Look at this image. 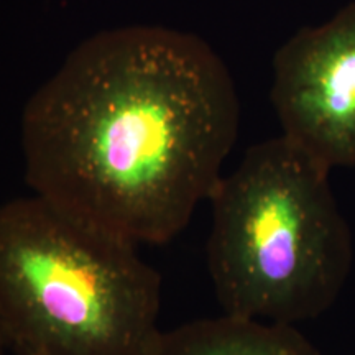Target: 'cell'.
Instances as JSON below:
<instances>
[{"instance_id":"obj_1","label":"cell","mask_w":355,"mask_h":355,"mask_svg":"<svg viewBox=\"0 0 355 355\" xmlns=\"http://www.w3.org/2000/svg\"><path fill=\"white\" fill-rule=\"evenodd\" d=\"M241 104L211 44L133 25L79 43L21 114L33 194L133 245L188 227L222 180Z\"/></svg>"},{"instance_id":"obj_4","label":"cell","mask_w":355,"mask_h":355,"mask_svg":"<svg viewBox=\"0 0 355 355\" xmlns=\"http://www.w3.org/2000/svg\"><path fill=\"white\" fill-rule=\"evenodd\" d=\"M270 99L282 135L327 170L355 166V2L278 48Z\"/></svg>"},{"instance_id":"obj_3","label":"cell","mask_w":355,"mask_h":355,"mask_svg":"<svg viewBox=\"0 0 355 355\" xmlns=\"http://www.w3.org/2000/svg\"><path fill=\"white\" fill-rule=\"evenodd\" d=\"M159 304L137 245L37 194L0 204V332L17 355H150Z\"/></svg>"},{"instance_id":"obj_2","label":"cell","mask_w":355,"mask_h":355,"mask_svg":"<svg viewBox=\"0 0 355 355\" xmlns=\"http://www.w3.org/2000/svg\"><path fill=\"white\" fill-rule=\"evenodd\" d=\"M329 173L285 135L252 145L209 198L207 270L222 311L288 324L313 321L343 293L354 237Z\"/></svg>"},{"instance_id":"obj_5","label":"cell","mask_w":355,"mask_h":355,"mask_svg":"<svg viewBox=\"0 0 355 355\" xmlns=\"http://www.w3.org/2000/svg\"><path fill=\"white\" fill-rule=\"evenodd\" d=\"M150 355H322L296 326L232 314L163 331Z\"/></svg>"},{"instance_id":"obj_6","label":"cell","mask_w":355,"mask_h":355,"mask_svg":"<svg viewBox=\"0 0 355 355\" xmlns=\"http://www.w3.org/2000/svg\"><path fill=\"white\" fill-rule=\"evenodd\" d=\"M6 349H7V344H6V340H3L2 332H0V355H3V352H6Z\"/></svg>"}]
</instances>
